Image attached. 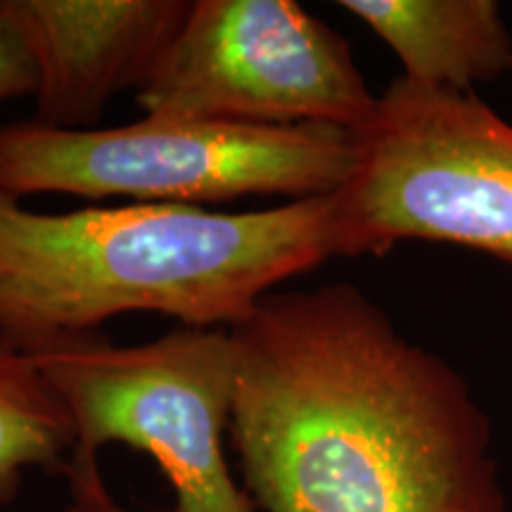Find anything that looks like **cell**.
Wrapping results in <instances>:
<instances>
[{"mask_svg":"<svg viewBox=\"0 0 512 512\" xmlns=\"http://www.w3.org/2000/svg\"><path fill=\"white\" fill-rule=\"evenodd\" d=\"M228 330L230 441L259 512H512L470 384L361 287L275 290Z\"/></svg>","mask_w":512,"mask_h":512,"instance_id":"1","label":"cell"},{"mask_svg":"<svg viewBox=\"0 0 512 512\" xmlns=\"http://www.w3.org/2000/svg\"><path fill=\"white\" fill-rule=\"evenodd\" d=\"M337 256V192L240 214L128 202L43 214L0 192V332L41 356L98 342L124 313L233 328Z\"/></svg>","mask_w":512,"mask_h":512,"instance_id":"2","label":"cell"},{"mask_svg":"<svg viewBox=\"0 0 512 512\" xmlns=\"http://www.w3.org/2000/svg\"><path fill=\"white\" fill-rule=\"evenodd\" d=\"M354 131L328 124L252 126L145 114L124 126L67 131L36 119L0 126V192L128 204L330 195L349 181Z\"/></svg>","mask_w":512,"mask_h":512,"instance_id":"3","label":"cell"},{"mask_svg":"<svg viewBox=\"0 0 512 512\" xmlns=\"http://www.w3.org/2000/svg\"><path fill=\"white\" fill-rule=\"evenodd\" d=\"M354 136V169L337 190L344 259L422 240L512 266V124L477 93L399 76Z\"/></svg>","mask_w":512,"mask_h":512,"instance_id":"4","label":"cell"},{"mask_svg":"<svg viewBox=\"0 0 512 512\" xmlns=\"http://www.w3.org/2000/svg\"><path fill=\"white\" fill-rule=\"evenodd\" d=\"M74 425V451L126 444L174 486V512H259L230 472L238 349L228 328L181 325L136 347L88 342L31 356Z\"/></svg>","mask_w":512,"mask_h":512,"instance_id":"5","label":"cell"},{"mask_svg":"<svg viewBox=\"0 0 512 512\" xmlns=\"http://www.w3.org/2000/svg\"><path fill=\"white\" fill-rule=\"evenodd\" d=\"M136 100L164 117L354 133L377 107L349 43L292 0H192Z\"/></svg>","mask_w":512,"mask_h":512,"instance_id":"6","label":"cell"},{"mask_svg":"<svg viewBox=\"0 0 512 512\" xmlns=\"http://www.w3.org/2000/svg\"><path fill=\"white\" fill-rule=\"evenodd\" d=\"M38 69V124L98 128L110 102L157 67L190 0H12Z\"/></svg>","mask_w":512,"mask_h":512,"instance_id":"7","label":"cell"},{"mask_svg":"<svg viewBox=\"0 0 512 512\" xmlns=\"http://www.w3.org/2000/svg\"><path fill=\"white\" fill-rule=\"evenodd\" d=\"M403 64V79L441 91L512 74V36L496 0H339Z\"/></svg>","mask_w":512,"mask_h":512,"instance_id":"8","label":"cell"},{"mask_svg":"<svg viewBox=\"0 0 512 512\" xmlns=\"http://www.w3.org/2000/svg\"><path fill=\"white\" fill-rule=\"evenodd\" d=\"M72 453L74 425L60 396L0 332V508L15 503L24 472L64 475Z\"/></svg>","mask_w":512,"mask_h":512,"instance_id":"9","label":"cell"},{"mask_svg":"<svg viewBox=\"0 0 512 512\" xmlns=\"http://www.w3.org/2000/svg\"><path fill=\"white\" fill-rule=\"evenodd\" d=\"M38 69L12 0H0V102L36 95Z\"/></svg>","mask_w":512,"mask_h":512,"instance_id":"10","label":"cell"},{"mask_svg":"<svg viewBox=\"0 0 512 512\" xmlns=\"http://www.w3.org/2000/svg\"><path fill=\"white\" fill-rule=\"evenodd\" d=\"M64 477L69 484V501L64 512H131L119 505L112 491L107 489L98 456L74 451Z\"/></svg>","mask_w":512,"mask_h":512,"instance_id":"11","label":"cell"},{"mask_svg":"<svg viewBox=\"0 0 512 512\" xmlns=\"http://www.w3.org/2000/svg\"><path fill=\"white\" fill-rule=\"evenodd\" d=\"M510 76H512V74H510Z\"/></svg>","mask_w":512,"mask_h":512,"instance_id":"12","label":"cell"}]
</instances>
